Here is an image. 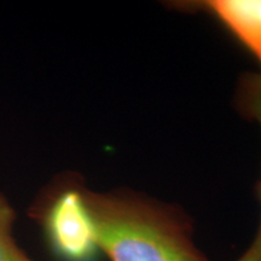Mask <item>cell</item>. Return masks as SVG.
Wrapping results in <instances>:
<instances>
[{
  "label": "cell",
  "mask_w": 261,
  "mask_h": 261,
  "mask_svg": "<svg viewBox=\"0 0 261 261\" xmlns=\"http://www.w3.org/2000/svg\"><path fill=\"white\" fill-rule=\"evenodd\" d=\"M85 201L100 252L110 261H210L196 246L191 218L177 205L86 188Z\"/></svg>",
  "instance_id": "6da1fadb"
},
{
  "label": "cell",
  "mask_w": 261,
  "mask_h": 261,
  "mask_svg": "<svg viewBox=\"0 0 261 261\" xmlns=\"http://www.w3.org/2000/svg\"><path fill=\"white\" fill-rule=\"evenodd\" d=\"M58 261H99L102 255L79 179H61L32 210Z\"/></svg>",
  "instance_id": "7a4b0ae2"
},
{
  "label": "cell",
  "mask_w": 261,
  "mask_h": 261,
  "mask_svg": "<svg viewBox=\"0 0 261 261\" xmlns=\"http://www.w3.org/2000/svg\"><path fill=\"white\" fill-rule=\"evenodd\" d=\"M175 8L214 17L261 65V0L179 2Z\"/></svg>",
  "instance_id": "3957f363"
},
{
  "label": "cell",
  "mask_w": 261,
  "mask_h": 261,
  "mask_svg": "<svg viewBox=\"0 0 261 261\" xmlns=\"http://www.w3.org/2000/svg\"><path fill=\"white\" fill-rule=\"evenodd\" d=\"M238 110L248 120L255 121L261 129V74H244L238 84L236 93ZM257 197L261 205V180L257 187ZM249 261H261V219L255 236L244 252Z\"/></svg>",
  "instance_id": "277c9868"
},
{
  "label": "cell",
  "mask_w": 261,
  "mask_h": 261,
  "mask_svg": "<svg viewBox=\"0 0 261 261\" xmlns=\"http://www.w3.org/2000/svg\"><path fill=\"white\" fill-rule=\"evenodd\" d=\"M15 219L14 208L0 194V261H38L27 255L16 242L12 233Z\"/></svg>",
  "instance_id": "5b68a950"
}]
</instances>
